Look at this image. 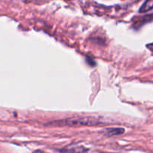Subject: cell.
Instances as JSON below:
<instances>
[{"label":"cell","instance_id":"6da1fadb","mask_svg":"<svg viewBox=\"0 0 153 153\" xmlns=\"http://www.w3.org/2000/svg\"><path fill=\"white\" fill-rule=\"evenodd\" d=\"M97 118L93 117H76L66 118V119L55 120L49 123L46 125L51 126H97L99 123Z\"/></svg>","mask_w":153,"mask_h":153},{"label":"cell","instance_id":"7a4b0ae2","mask_svg":"<svg viewBox=\"0 0 153 153\" xmlns=\"http://www.w3.org/2000/svg\"><path fill=\"white\" fill-rule=\"evenodd\" d=\"M58 151L61 153H86L88 151V149L83 146H76V147L64 148Z\"/></svg>","mask_w":153,"mask_h":153},{"label":"cell","instance_id":"3957f363","mask_svg":"<svg viewBox=\"0 0 153 153\" xmlns=\"http://www.w3.org/2000/svg\"><path fill=\"white\" fill-rule=\"evenodd\" d=\"M124 132V129L122 128H119V127H116V128H108L104 130V133L107 136H115V135H119V134H123Z\"/></svg>","mask_w":153,"mask_h":153},{"label":"cell","instance_id":"277c9868","mask_svg":"<svg viewBox=\"0 0 153 153\" xmlns=\"http://www.w3.org/2000/svg\"><path fill=\"white\" fill-rule=\"evenodd\" d=\"M153 8V0H146L140 8V13H145Z\"/></svg>","mask_w":153,"mask_h":153},{"label":"cell","instance_id":"5b68a950","mask_svg":"<svg viewBox=\"0 0 153 153\" xmlns=\"http://www.w3.org/2000/svg\"><path fill=\"white\" fill-rule=\"evenodd\" d=\"M147 47H148V49H149L150 50L152 51V52H153V43L147 45Z\"/></svg>","mask_w":153,"mask_h":153},{"label":"cell","instance_id":"8992f818","mask_svg":"<svg viewBox=\"0 0 153 153\" xmlns=\"http://www.w3.org/2000/svg\"><path fill=\"white\" fill-rule=\"evenodd\" d=\"M33 153H44L42 150H35L34 152H33Z\"/></svg>","mask_w":153,"mask_h":153}]
</instances>
